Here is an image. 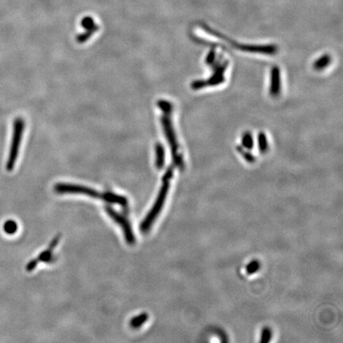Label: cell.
<instances>
[{
	"instance_id": "cell-1",
	"label": "cell",
	"mask_w": 343,
	"mask_h": 343,
	"mask_svg": "<svg viewBox=\"0 0 343 343\" xmlns=\"http://www.w3.org/2000/svg\"><path fill=\"white\" fill-rule=\"evenodd\" d=\"M25 123L22 118H17L14 122L13 126L12 140H11V148L6 168L11 172L15 168V162L18 158V152L20 149L21 141L23 135Z\"/></svg>"
},
{
	"instance_id": "cell-2",
	"label": "cell",
	"mask_w": 343,
	"mask_h": 343,
	"mask_svg": "<svg viewBox=\"0 0 343 343\" xmlns=\"http://www.w3.org/2000/svg\"><path fill=\"white\" fill-rule=\"evenodd\" d=\"M162 182V186L160 189L159 193L157 195L154 207L150 210V212H149L148 215L146 217V219L143 220L141 226H140V230L142 233H147L150 231V227H151L155 219H157L160 212H161L164 202L166 201L167 195H168L170 187L169 181H164Z\"/></svg>"
},
{
	"instance_id": "cell-3",
	"label": "cell",
	"mask_w": 343,
	"mask_h": 343,
	"mask_svg": "<svg viewBox=\"0 0 343 343\" xmlns=\"http://www.w3.org/2000/svg\"><path fill=\"white\" fill-rule=\"evenodd\" d=\"M161 123H162L163 129H164V134L166 136L168 139V144L171 149L172 155H173V161L177 168L183 170L184 168V159L182 156L179 153V146L177 144V137H176L175 132L173 128L171 120L168 118V115H164L161 118Z\"/></svg>"
},
{
	"instance_id": "cell-4",
	"label": "cell",
	"mask_w": 343,
	"mask_h": 343,
	"mask_svg": "<svg viewBox=\"0 0 343 343\" xmlns=\"http://www.w3.org/2000/svg\"><path fill=\"white\" fill-rule=\"evenodd\" d=\"M105 211L118 225L121 226L123 234H124L125 239L127 241V243L129 245H134L135 243V236H134V232L132 231L131 225L127 220V218L120 215L119 212L115 211L111 207L107 206V205L105 206Z\"/></svg>"
},
{
	"instance_id": "cell-5",
	"label": "cell",
	"mask_w": 343,
	"mask_h": 343,
	"mask_svg": "<svg viewBox=\"0 0 343 343\" xmlns=\"http://www.w3.org/2000/svg\"><path fill=\"white\" fill-rule=\"evenodd\" d=\"M54 190L55 192L59 194H83L96 199H103V193H100L92 188L77 184H58L55 185Z\"/></svg>"
},
{
	"instance_id": "cell-6",
	"label": "cell",
	"mask_w": 343,
	"mask_h": 343,
	"mask_svg": "<svg viewBox=\"0 0 343 343\" xmlns=\"http://www.w3.org/2000/svg\"><path fill=\"white\" fill-rule=\"evenodd\" d=\"M61 235H56L55 237L53 240L51 242V243L49 244V248H48L46 250L41 253V254L37 258V259H34V260L31 261L29 263L27 264L26 266V270L28 272L33 271L35 270V268L37 267L38 264L40 262H45V263H51L52 261L54 260L53 256H52V251L54 248L58 246V243H59V241H60Z\"/></svg>"
},
{
	"instance_id": "cell-7",
	"label": "cell",
	"mask_w": 343,
	"mask_h": 343,
	"mask_svg": "<svg viewBox=\"0 0 343 343\" xmlns=\"http://www.w3.org/2000/svg\"><path fill=\"white\" fill-rule=\"evenodd\" d=\"M270 77V89L269 92L273 97H277L280 93L281 83H280V71L277 66H274L271 69Z\"/></svg>"
},
{
	"instance_id": "cell-8",
	"label": "cell",
	"mask_w": 343,
	"mask_h": 343,
	"mask_svg": "<svg viewBox=\"0 0 343 343\" xmlns=\"http://www.w3.org/2000/svg\"><path fill=\"white\" fill-rule=\"evenodd\" d=\"M239 49L246 52H259L269 55L275 54L277 50L275 45H240Z\"/></svg>"
},
{
	"instance_id": "cell-9",
	"label": "cell",
	"mask_w": 343,
	"mask_h": 343,
	"mask_svg": "<svg viewBox=\"0 0 343 343\" xmlns=\"http://www.w3.org/2000/svg\"><path fill=\"white\" fill-rule=\"evenodd\" d=\"M103 201L109 204H116L123 207H127L128 205V199L123 195H117L111 192H104L103 193Z\"/></svg>"
},
{
	"instance_id": "cell-10",
	"label": "cell",
	"mask_w": 343,
	"mask_h": 343,
	"mask_svg": "<svg viewBox=\"0 0 343 343\" xmlns=\"http://www.w3.org/2000/svg\"><path fill=\"white\" fill-rule=\"evenodd\" d=\"M226 65H227V64L226 62L225 65H221L220 66H218L216 70H215L214 74L212 75V77L210 78L208 81H206L207 85L214 86V85H218L223 82V72L225 69H226Z\"/></svg>"
},
{
	"instance_id": "cell-11",
	"label": "cell",
	"mask_w": 343,
	"mask_h": 343,
	"mask_svg": "<svg viewBox=\"0 0 343 343\" xmlns=\"http://www.w3.org/2000/svg\"><path fill=\"white\" fill-rule=\"evenodd\" d=\"M156 167L158 169H162L164 168V161H165V152L163 145L157 143L156 145Z\"/></svg>"
},
{
	"instance_id": "cell-12",
	"label": "cell",
	"mask_w": 343,
	"mask_h": 343,
	"mask_svg": "<svg viewBox=\"0 0 343 343\" xmlns=\"http://www.w3.org/2000/svg\"><path fill=\"white\" fill-rule=\"evenodd\" d=\"M331 62V58L329 56L328 54H324L323 56H320L319 59L315 62L314 65L313 67L316 70L321 71L323 69H326V68L330 65Z\"/></svg>"
},
{
	"instance_id": "cell-13",
	"label": "cell",
	"mask_w": 343,
	"mask_h": 343,
	"mask_svg": "<svg viewBox=\"0 0 343 343\" xmlns=\"http://www.w3.org/2000/svg\"><path fill=\"white\" fill-rule=\"evenodd\" d=\"M148 319L149 316L147 313L138 315V316H135L134 318L130 320V327L134 329L139 328L140 327L143 325V323H146L148 320Z\"/></svg>"
},
{
	"instance_id": "cell-14",
	"label": "cell",
	"mask_w": 343,
	"mask_h": 343,
	"mask_svg": "<svg viewBox=\"0 0 343 343\" xmlns=\"http://www.w3.org/2000/svg\"><path fill=\"white\" fill-rule=\"evenodd\" d=\"M258 144H259V149L262 154H265L269 150V143H268L267 137L263 132L259 133L258 137Z\"/></svg>"
},
{
	"instance_id": "cell-15",
	"label": "cell",
	"mask_w": 343,
	"mask_h": 343,
	"mask_svg": "<svg viewBox=\"0 0 343 343\" xmlns=\"http://www.w3.org/2000/svg\"><path fill=\"white\" fill-rule=\"evenodd\" d=\"M242 145L244 149L251 150L253 148V138L249 132L244 133L242 137Z\"/></svg>"
},
{
	"instance_id": "cell-16",
	"label": "cell",
	"mask_w": 343,
	"mask_h": 343,
	"mask_svg": "<svg viewBox=\"0 0 343 343\" xmlns=\"http://www.w3.org/2000/svg\"><path fill=\"white\" fill-rule=\"evenodd\" d=\"M4 231L6 234L11 235L16 233L18 231V224L14 220H8L4 225Z\"/></svg>"
},
{
	"instance_id": "cell-17",
	"label": "cell",
	"mask_w": 343,
	"mask_h": 343,
	"mask_svg": "<svg viewBox=\"0 0 343 343\" xmlns=\"http://www.w3.org/2000/svg\"><path fill=\"white\" fill-rule=\"evenodd\" d=\"M261 268L260 262L258 260H253L247 264L246 266V273L248 275H252L259 271Z\"/></svg>"
},
{
	"instance_id": "cell-18",
	"label": "cell",
	"mask_w": 343,
	"mask_h": 343,
	"mask_svg": "<svg viewBox=\"0 0 343 343\" xmlns=\"http://www.w3.org/2000/svg\"><path fill=\"white\" fill-rule=\"evenodd\" d=\"M157 105L161 108V110L164 112V115L169 116L171 114V112L173 111V105L169 102L165 101V100H161V101H158Z\"/></svg>"
},
{
	"instance_id": "cell-19",
	"label": "cell",
	"mask_w": 343,
	"mask_h": 343,
	"mask_svg": "<svg viewBox=\"0 0 343 343\" xmlns=\"http://www.w3.org/2000/svg\"><path fill=\"white\" fill-rule=\"evenodd\" d=\"M237 150H238V151L240 153L241 155L243 157L244 159L246 160L247 162L253 163L256 161V157H255L254 156L252 155L249 152L245 151L243 147H237Z\"/></svg>"
},
{
	"instance_id": "cell-20",
	"label": "cell",
	"mask_w": 343,
	"mask_h": 343,
	"mask_svg": "<svg viewBox=\"0 0 343 343\" xmlns=\"http://www.w3.org/2000/svg\"><path fill=\"white\" fill-rule=\"evenodd\" d=\"M272 338V331L269 327H264L261 336V342H269Z\"/></svg>"
},
{
	"instance_id": "cell-21",
	"label": "cell",
	"mask_w": 343,
	"mask_h": 343,
	"mask_svg": "<svg viewBox=\"0 0 343 343\" xmlns=\"http://www.w3.org/2000/svg\"><path fill=\"white\" fill-rule=\"evenodd\" d=\"M174 166H169L167 168L165 174L163 176L162 181H171L172 178H173V176H174Z\"/></svg>"
},
{
	"instance_id": "cell-22",
	"label": "cell",
	"mask_w": 343,
	"mask_h": 343,
	"mask_svg": "<svg viewBox=\"0 0 343 343\" xmlns=\"http://www.w3.org/2000/svg\"><path fill=\"white\" fill-rule=\"evenodd\" d=\"M215 56H216V52H215L214 49H212V50L208 52V54L207 55L206 58V62L208 63V65H212L215 62Z\"/></svg>"
},
{
	"instance_id": "cell-23",
	"label": "cell",
	"mask_w": 343,
	"mask_h": 343,
	"mask_svg": "<svg viewBox=\"0 0 343 343\" xmlns=\"http://www.w3.org/2000/svg\"><path fill=\"white\" fill-rule=\"evenodd\" d=\"M206 81L204 80H195L192 83V88L194 90H198V89H202V88L206 87Z\"/></svg>"
}]
</instances>
